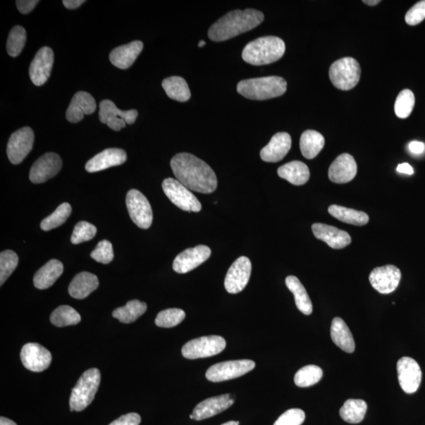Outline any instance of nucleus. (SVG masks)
I'll return each mask as SVG.
<instances>
[{
  "instance_id": "2f4dec72",
  "label": "nucleus",
  "mask_w": 425,
  "mask_h": 425,
  "mask_svg": "<svg viewBox=\"0 0 425 425\" xmlns=\"http://www.w3.org/2000/svg\"><path fill=\"white\" fill-rule=\"evenodd\" d=\"M325 138L319 132L305 131L300 138V150L306 159H313L324 148Z\"/></svg>"
},
{
  "instance_id": "a211bd4d",
  "label": "nucleus",
  "mask_w": 425,
  "mask_h": 425,
  "mask_svg": "<svg viewBox=\"0 0 425 425\" xmlns=\"http://www.w3.org/2000/svg\"><path fill=\"white\" fill-rule=\"evenodd\" d=\"M211 255V249L205 245L186 249L176 257L173 263L174 271L181 274L190 272L205 262Z\"/></svg>"
},
{
  "instance_id": "aec40b11",
  "label": "nucleus",
  "mask_w": 425,
  "mask_h": 425,
  "mask_svg": "<svg viewBox=\"0 0 425 425\" xmlns=\"http://www.w3.org/2000/svg\"><path fill=\"white\" fill-rule=\"evenodd\" d=\"M358 166L353 156L342 154L330 165L329 177L336 184H346L352 181L357 174Z\"/></svg>"
},
{
  "instance_id": "f8f14e48",
  "label": "nucleus",
  "mask_w": 425,
  "mask_h": 425,
  "mask_svg": "<svg viewBox=\"0 0 425 425\" xmlns=\"http://www.w3.org/2000/svg\"><path fill=\"white\" fill-rule=\"evenodd\" d=\"M34 133L30 127L21 128L14 133L10 137L7 149L10 163L20 164L34 147Z\"/></svg>"
},
{
  "instance_id": "c756f323",
  "label": "nucleus",
  "mask_w": 425,
  "mask_h": 425,
  "mask_svg": "<svg viewBox=\"0 0 425 425\" xmlns=\"http://www.w3.org/2000/svg\"><path fill=\"white\" fill-rule=\"evenodd\" d=\"M331 337L338 347L349 354L355 349V343L351 330L341 317H335L332 321Z\"/></svg>"
},
{
  "instance_id": "c03bdc74",
  "label": "nucleus",
  "mask_w": 425,
  "mask_h": 425,
  "mask_svg": "<svg viewBox=\"0 0 425 425\" xmlns=\"http://www.w3.org/2000/svg\"><path fill=\"white\" fill-rule=\"evenodd\" d=\"M96 233L97 229L95 225L87 222H80L75 225L71 236L72 244H79L93 240Z\"/></svg>"
},
{
  "instance_id": "72a5a7b5",
  "label": "nucleus",
  "mask_w": 425,
  "mask_h": 425,
  "mask_svg": "<svg viewBox=\"0 0 425 425\" xmlns=\"http://www.w3.org/2000/svg\"><path fill=\"white\" fill-rule=\"evenodd\" d=\"M148 306L139 300H131L122 308H117L113 311V317L119 320L122 323L129 324L137 321L147 311Z\"/></svg>"
},
{
  "instance_id": "7c9ffc66",
  "label": "nucleus",
  "mask_w": 425,
  "mask_h": 425,
  "mask_svg": "<svg viewBox=\"0 0 425 425\" xmlns=\"http://www.w3.org/2000/svg\"><path fill=\"white\" fill-rule=\"evenodd\" d=\"M285 284L294 295L295 304L299 310L305 315H310L313 312V304L299 279L297 277L289 276L285 279Z\"/></svg>"
},
{
  "instance_id": "473e14b6",
  "label": "nucleus",
  "mask_w": 425,
  "mask_h": 425,
  "mask_svg": "<svg viewBox=\"0 0 425 425\" xmlns=\"http://www.w3.org/2000/svg\"><path fill=\"white\" fill-rule=\"evenodd\" d=\"M329 212L332 217L349 225L363 226L367 225L369 220L368 214L365 212L338 205L330 206Z\"/></svg>"
},
{
  "instance_id": "423d86ee",
  "label": "nucleus",
  "mask_w": 425,
  "mask_h": 425,
  "mask_svg": "<svg viewBox=\"0 0 425 425\" xmlns=\"http://www.w3.org/2000/svg\"><path fill=\"white\" fill-rule=\"evenodd\" d=\"M361 77V67L353 58H343L333 63L330 69V78L336 88L349 91L355 87Z\"/></svg>"
},
{
  "instance_id": "2eb2a0df",
  "label": "nucleus",
  "mask_w": 425,
  "mask_h": 425,
  "mask_svg": "<svg viewBox=\"0 0 425 425\" xmlns=\"http://www.w3.org/2000/svg\"><path fill=\"white\" fill-rule=\"evenodd\" d=\"M21 360L32 372L40 373L50 367L51 354L39 343H30L21 349Z\"/></svg>"
},
{
  "instance_id": "6e6d98bb",
  "label": "nucleus",
  "mask_w": 425,
  "mask_h": 425,
  "mask_svg": "<svg viewBox=\"0 0 425 425\" xmlns=\"http://www.w3.org/2000/svg\"><path fill=\"white\" fill-rule=\"evenodd\" d=\"M364 3L369 5V6H376L380 3V0H364Z\"/></svg>"
},
{
  "instance_id": "5701e85b",
  "label": "nucleus",
  "mask_w": 425,
  "mask_h": 425,
  "mask_svg": "<svg viewBox=\"0 0 425 425\" xmlns=\"http://www.w3.org/2000/svg\"><path fill=\"white\" fill-rule=\"evenodd\" d=\"M233 403L234 400L229 394L209 398L198 403L194 409L193 420L202 421V420L212 417L227 410L233 405Z\"/></svg>"
},
{
  "instance_id": "49530a36",
  "label": "nucleus",
  "mask_w": 425,
  "mask_h": 425,
  "mask_svg": "<svg viewBox=\"0 0 425 425\" xmlns=\"http://www.w3.org/2000/svg\"><path fill=\"white\" fill-rule=\"evenodd\" d=\"M306 418V414L300 409H290L284 413L273 425H301Z\"/></svg>"
},
{
  "instance_id": "4468645a",
  "label": "nucleus",
  "mask_w": 425,
  "mask_h": 425,
  "mask_svg": "<svg viewBox=\"0 0 425 425\" xmlns=\"http://www.w3.org/2000/svg\"><path fill=\"white\" fill-rule=\"evenodd\" d=\"M251 262L249 257L242 256L236 260L225 279V288L230 294H238L243 290L249 282Z\"/></svg>"
},
{
  "instance_id": "dca6fc26",
  "label": "nucleus",
  "mask_w": 425,
  "mask_h": 425,
  "mask_svg": "<svg viewBox=\"0 0 425 425\" xmlns=\"http://www.w3.org/2000/svg\"><path fill=\"white\" fill-rule=\"evenodd\" d=\"M62 161L56 153H47L37 159L30 170V179L34 184H41L56 176L61 170Z\"/></svg>"
},
{
  "instance_id": "864d4df0",
  "label": "nucleus",
  "mask_w": 425,
  "mask_h": 425,
  "mask_svg": "<svg viewBox=\"0 0 425 425\" xmlns=\"http://www.w3.org/2000/svg\"><path fill=\"white\" fill-rule=\"evenodd\" d=\"M397 171L400 174H405L407 175H412L414 173L412 166L408 163H402L398 165Z\"/></svg>"
},
{
  "instance_id": "f257e3e1",
  "label": "nucleus",
  "mask_w": 425,
  "mask_h": 425,
  "mask_svg": "<svg viewBox=\"0 0 425 425\" xmlns=\"http://www.w3.org/2000/svg\"><path fill=\"white\" fill-rule=\"evenodd\" d=\"M172 170L177 181L188 189L209 194L216 190V174L205 161L189 153H180L174 156L170 163Z\"/></svg>"
},
{
  "instance_id": "a18cd8bd",
  "label": "nucleus",
  "mask_w": 425,
  "mask_h": 425,
  "mask_svg": "<svg viewBox=\"0 0 425 425\" xmlns=\"http://www.w3.org/2000/svg\"><path fill=\"white\" fill-rule=\"evenodd\" d=\"M91 257L97 262L109 264L114 260V251L111 242L106 240L100 241L91 253Z\"/></svg>"
},
{
  "instance_id": "4d7b16f0",
  "label": "nucleus",
  "mask_w": 425,
  "mask_h": 425,
  "mask_svg": "<svg viewBox=\"0 0 425 425\" xmlns=\"http://www.w3.org/2000/svg\"><path fill=\"white\" fill-rule=\"evenodd\" d=\"M222 425H239V422H234V421H231V422H226Z\"/></svg>"
},
{
  "instance_id": "79ce46f5",
  "label": "nucleus",
  "mask_w": 425,
  "mask_h": 425,
  "mask_svg": "<svg viewBox=\"0 0 425 425\" xmlns=\"http://www.w3.org/2000/svg\"><path fill=\"white\" fill-rule=\"evenodd\" d=\"M18 264L19 257L15 252L10 250L1 252L0 254V284L3 285L7 281Z\"/></svg>"
},
{
  "instance_id": "f704fd0d",
  "label": "nucleus",
  "mask_w": 425,
  "mask_h": 425,
  "mask_svg": "<svg viewBox=\"0 0 425 425\" xmlns=\"http://www.w3.org/2000/svg\"><path fill=\"white\" fill-rule=\"evenodd\" d=\"M163 88L170 99L186 102L190 99L191 91L186 80L181 77H170L163 82Z\"/></svg>"
},
{
  "instance_id": "58836bf2",
  "label": "nucleus",
  "mask_w": 425,
  "mask_h": 425,
  "mask_svg": "<svg viewBox=\"0 0 425 425\" xmlns=\"http://www.w3.org/2000/svg\"><path fill=\"white\" fill-rule=\"evenodd\" d=\"M322 369L317 365H310L300 369L295 376V384L300 387L313 386L321 380Z\"/></svg>"
},
{
  "instance_id": "f03ea898",
  "label": "nucleus",
  "mask_w": 425,
  "mask_h": 425,
  "mask_svg": "<svg viewBox=\"0 0 425 425\" xmlns=\"http://www.w3.org/2000/svg\"><path fill=\"white\" fill-rule=\"evenodd\" d=\"M264 20V14L254 9L235 10L220 18L209 28V38L214 42H222L233 38L244 32L260 25Z\"/></svg>"
},
{
  "instance_id": "ea45409f",
  "label": "nucleus",
  "mask_w": 425,
  "mask_h": 425,
  "mask_svg": "<svg viewBox=\"0 0 425 425\" xmlns=\"http://www.w3.org/2000/svg\"><path fill=\"white\" fill-rule=\"evenodd\" d=\"M26 31L20 25H16L10 32L7 43L8 55L17 57L23 51L26 42Z\"/></svg>"
},
{
  "instance_id": "cd10ccee",
  "label": "nucleus",
  "mask_w": 425,
  "mask_h": 425,
  "mask_svg": "<svg viewBox=\"0 0 425 425\" xmlns=\"http://www.w3.org/2000/svg\"><path fill=\"white\" fill-rule=\"evenodd\" d=\"M63 270L64 267L60 261L50 260L35 273L34 286L41 290L49 288L61 277Z\"/></svg>"
},
{
  "instance_id": "c9c22d12",
  "label": "nucleus",
  "mask_w": 425,
  "mask_h": 425,
  "mask_svg": "<svg viewBox=\"0 0 425 425\" xmlns=\"http://www.w3.org/2000/svg\"><path fill=\"white\" fill-rule=\"evenodd\" d=\"M367 411V402L362 400H348L340 411L341 417L347 423L358 424L363 421Z\"/></svg>"
},
{
  "instance_id": "6e6552de",
  "label": "nucleus",
  "mask_w": 425,
  "mask_h": 425,
  "mask_svg": "<svg viewBox=\"0 0 425 425\" xmlns=\"http://www.w3.org/2000/svg\"><path fill=\"white\" fill-rule=\"evenodd\" d=\"M163 189L165 196L175 206L182 211L188 212H200L201 203L181 183L174 179H168L163 182Z\"/></svg>"
},
{
  "instance_id": "9b49d317",
  "label": "nucleus",
  "mask_w": 425,
  "mask_h": 425,
  "mask_svg": "<svg viewBox=\"0 0 425 425\" xmlns=\"http://www.w3.org/2000/svg\"><path fill=\"white\" fill-rule=\"evenodd\" d=\"M99 116L102 123L106 124L113 130L120 131L126 124L133 125L136 122L138 112L136 110L121 111L114 102L105 100L100 104Z\"/></svg>"
},
{
  "instance_id": "f3484780",
  "label": "nucleus",
  "mask_w": 425,
  "mask_h": 425,
  "mask_svg": "<svg viewBox=\"0 0 425 425\" xmlns=\"http://www.w3.org/2000/svg\"><path fill=\"white\" fill-rule=\"evenodd\" d=\"M402 274L399 268L387 265L375 268L369 275V282L380 294H390L399 286Z\"/></svg>"
},
{
  "instance_id": "de8ad7c7",
  "label": "nucleus",
  "mask_w": 425,
  "mask_h": 425,
  "mask_svg": "<svg viewBox=\"0 0 425 425\" xmlns=\"http://www.w3.org/2000/svg\"><path fill=\"white\" fill-rule=\"evenodd\" d=\"M425 19V0L420 1L408 10L406 14V23L410 25H418Z\"/></svg>"
},
{
  "instance_id": "9d476101",
  "label": "nucleus",
  "mask_w": 425,
  "mask_h": 425,
  "mask_svg": "<svg viewBox=\"0 0 425 425\" xmlns=\"http://www.w3.org/2000/svg\"><path fill=\"white\" fill-rule=\"evenodd\" d=\"M126 206L129 216L138 227L148 229L152 226V209L143 193L137 189L129 191L126 196Z\"/></svg>"
},
{
  "instance_id": "393cba45",
  "label": "nucleus",
  "mask_w": 425,
  "mask_h": 425,
  "mask_svg": "<svg viewBox=\"0 0 425 425\" xmlns=\"http://www.w3.org/2000/svg\"><path fill=\"white\" fill-rule=\"evenodd\" d=\"M96 110V102L91 94L78 91L73 97L67 111V119L71 123L82 121L84 115L93 114Z\"/></svg>"
},
{
  "instance_id": "a19ab883",
  "label": "nucleus",
  "mask_w": 425,
  "mask_h": 425,
  "mask_svg": "<svg viewBox=\"0 0 425 425\" xmlns=\"http://www.w3.org/2000/svg\"><path fill=\"white\" fill-rule=\"evenodd\" d=\"M415 105V96L409 89L402 90L398 95L395 104V113L398 117L406 118L411 115Z\"/></svg>"
},
{
  "instance_id": "4be33fe9",
  "label": "nucleus",
  "mask_w": 425,
  "mask_h": 425,
  "mask_svg": "<svg viewBox=\"0 0 425 425\" xmlns=\"http://www.w3.org/2000/svg\"><path fill=\"white\" fill-rule=\"evenodd\" d=\"M127 154L119 148H108L94 156L85 165L89 173H95L126 163Z\"/></svg>"
},
{
  "instance_id": "5fc2aeb1",
  "label": "nucleus",
  "mask_w": 425,
  "mask_h": 425,
  "mask_svg": "<svg viewBox=\"0 0 425 425\" xmlns=\"http://www.w3.org/2000/svg\"><path fill=\"white\" fill-rule=\"evenodd\" d=\"M0 425H18V424L14 422L13 421H12V420L1 417V418H0Z\"/></svg>"
},
{
  "instance_id": "bb28decb",
  "label": "nucleus",
  "mask_w": 425,
  "mask_h": 425,
  "mask_svg": "<svg viewBox=\"0 0 425 425\" xmlns=\"http://www.w3.org/2000/svg\"><path fill=\"white\" fill-rule=\"evenodd\" d=\"M99 287V279L94 274L82 272L77 274L69 286L71 297L77 299L88 297Z\"/></svg>"
},
{
  "instance_id": "6ab92c4d",
  "label": "nucleus",
  "mask_w": 425,
  "mask_h": 425,
  "mask_svg": "<svg viewBox=\"0 0 425 425\" xmlns=\"http://www.w3.org/2000/svg\"><path fill=\"white\" fill-rule=\"evenodd\" d=\"M53 64L54 52L51 48H41L30 64V76L32 82L36 86L45 84L50 78Z\"/></svg>"
},
{
  "instance_id": "4c0bfd02",
  "label": "nucleus",
  "mask_w": 425,
  "mask_h": 425,
  "mask_svg": "<svg viewBox=\"0 0 425 425\" xmlns=\"http://www.w3.org/2000/svg\"><path fill=\"white\" fill-rule=\"evenodd\" d=\"M72 213V207L67 203L61 204L49 216L42 220L41 228L44 231H50L61 226L67 222Z\"/></svg>"
},
{
  "instance_id": "0eeeda50",
  "label": "nucleus",
  "mask_w": 425,
  "mask_h": 425,
  "mask_svg": "<svg viewBox=\"0 0 425 425\" xmlns=\"http://www.w3.org/2000/svg\"><path fill=\"white\" fill-rule=\"evenodd\" d=\"M225 347L226 341L222 336H203L185 344L182 355L187 359L209 358L222 352Z\"/></svg>"
},
{
  "instance_id": "c85d7f7f",
  "label": "nucleus",
  "mask_w": 425,
  "mask_h": 425,
  "mask_svg": "<svg viewBox=\"0 0 425 425\" xmlns=\"http://www.w3.org/2000/svg\"><path fill=\"white\" fill-rule=\"evenodd\" d=\"M277 174L282 179L297 186L305 185L310 176L308 166L300 161H292L283 165L278 169Z\"/></svg>"
},
{
  "instance_id": "ddd939ff",
  "label": "nucleus",
  "mask_w": 425,
  "mask_h": 425,
  "mask_svg": "<svg viewBox=\"0 0 425 425\" xmlns=\"http://www.w3.org/2000/svg\"><path fill=\"white\" fill-rule=\"evenodd\" d=\"M398 379L402 389L407 394L416 392L422 380L421 367L410 357L401 358L397 363Z\"/></svg>"
},
{
  "instance_id": "37998d69",
  "label": "nucleus",
  "mask_w": 425,
  "mask_h": 425,
  "mask_svg": "<svg viewBox=\"0 0 425 425\" xmlns=\"http://www.w3.org/2000/svg\"><path fill=\"white\" fill-rule=\"evenodd\" d=\"M185 316V311L181 309L165 310L156 317L155 324L161 328H173L181 324Z\"/></svg>"
},
{
  "instance_id": "20e7f679",
  "label": "nucleus",
  "mask_w": 425,
  "mask_h": 425,
  "mask_svg": "<svg viewBox=\"0 0 425 425\" xmlns=\"http://www.w3.org/2000/svg\"><path fill=\"white\" fill-rule=\"evenodd\" d=\"M283 78L271 76L241 80L238 84V93L253 100H266L281 96L287 90Z\"/></svg>"
},
{
  "instance_id": "412c9836",
  "label": "nucleus",
  "mask_w": 425,
  "mask_h": 425,
  "mask_svg": "<svg viewBox=\"0 0 425 425\" xmlns=\"http://www.w3.org/2000/svg\"><path fill=\"white\" fill-rule=\"evenodd\" d=\"M312 231L317 239L324 241L333 249H343L352 243L351 236L334 226L316 223L312 225Z\"/></svg>"
},
{
  "instance_id": "603ef678",
  "label": "nucleus",
  "mask_w": 425,
  "mask_h": 425,
  "mask_svg": "<svg viewBox=\"0 0 425 425\" xmlns=\"http://www.w3.org/2000/svg\"><path fill=\"white\" fill-rule=\"evenodd\" d=\"M84 3V0H64L62 3L65 7L69 10L78 8Z\"/></svg>"
},
{
  "instance_id": "a878e982",
  "label": "nucleus",
  "mask_w": 425,
  "mask_h": 425,
  "mask_svg": "<svg viewBox=\"0 0 425 425\" xmlns=\"http://www.w3.org/2000/svg\"><path fill=\"white\" fill-rule=\"evenodd\" d=\"M143 48V44L139 41L116 47L110 54V60L116 67L126 69L135 62Z\"/></svg>"
},
{
  "instance_id": "b1692460",
  "label": "nucleus",
  "mask_w": 425,
  "mask_h": 425,
  "mask_svg": "<svg viewBox=\"0 0 425 425\" xmlns=\"http://www.w3.org/2000/svg\"><path fill=\"white\" fill-rule=\"evenodd\" d=\"M292 138L287 133H278L260 152L261 159L266 163H278L289 152Z\"/></svg>"
},
{
  "instance_id": "1a4fd4ad",
  "label": "nucleus",
  "mask_w": 425,
  "mask_h": 425,
  "mask_svg": "<svg viewBox=\"0 0 425 425\" xmlns=\"http://www.w3.org/2000/svg\"><path fill=\"white\" fill-rule=\"evenodd\" d=\"M255 367V363L251 360H236L215 364L206 373L208 380L217 383L240 378L251 372Z\"/></svg>"
},
{
  "instance_id": "3c124183",
  "label": "nucleus",
  "mask_w": 425,
  "mask_h": 425,
  "mask_svg": "<svg viewBox=\"0 0 425 425\" xmlns=\"http://www.w3.org/2000/svg\"><path fill=\"white\" fill-rule=\"evenodd\" d=\"M425 149V145L422 142L412 141L409 144V150L411 152L415 154H422Z\"/></svg>"
},
{
  "instance_id": "8fccbe9b",
  "label": "nucleus",
  "mask_w": 425,
  "mask_h": 425,
  "mask_svg": "<svg viewBox=\"0 0 425 425\" xmlns=\"http://www.w3.org/2000/svg\"><path fill=\"white\" fill-rule=\"evenodd\" d=\"M39 3L38 0H18L16 5L21 14H26L31 12Z\"/></svg>"
},
{
  "instance_id": "09e8293b",
  "label": "nucleus",
  "mask_w": 425,
  "mask_h": 425,
  "mask_svg": "<svg viewBox=\"0 0 425 425\" xmlns=\"http://www.w3.org/2000/svg\"><path fill=\"white\" fill-rule=\"evenodd\" d=\"M141 422V416L138 413H131L120 417L109 425H139Z\"/></svg>"
},
{
  "instance_id": "13d9d810",
  "label": "nucleus",
  "mask_w": 425,
  "mask_h": 425,
  "mask_svg": "<svg viewBox=\"0 0 425 425\" xmlns=\"http://www.w3.org/2000/svg\"><path fill=\"white\" fill-rule=\"evenodd\" d=\"M204 45H206V42L204 41H200V43H198V47H202Z\"/></svg>"
},
{
  "instance_id": "39448f33",
  "label": "nucleus",
  "mask_w": 425,
  "mask_h": 425,
  "mask_svg": "<svg viewBox=\"0 0 425 425\" xmlns=\"http://www.w3.org/2000/svg\"><path fill=\"white\" fill-rule=\"evenodd\" d=\"M100 380L99 369H90L85 371L72 390L69 399L71 411H82L91 404L98 391Z\"/></svg>"
},
{
  "instance_id": "e433bc0d",
  "label": "nucleus",
  "mask_w": 425,
  "mask_h": 425,
  "mask_svg": "<svg viewBox=\"0 0 425 425\" xmlns=\"http://www.w3.org/2000/svg\"><path fill=\"white\" fill-rule=\"evenodd\" d=\"M50 320L54 325L65 327L78 325L82 317L71 306H60L53 311Z\"/></svg>"
},
{
  "instance_id": "bf43d9fd",
  "label": "nucleus",
  "mask_w": 425,
  "mask_h": 425,
  "mask_svg": "<svg viewBox=\"0 0 425 425\" xmlns=\"http://www.w3.org/2000/svg\"><path fill=\"white\" fill-rule=\"evenodd\" d=\"M190 418H191V419H193V415H192H192H190Z\"/></svg>"
},
{
  "instance_id": "7ed1b4c3",
  "label": "nucleus",
  "mask_w": 425,
  "mask_h": 425,
  "mask_svg": "<svg viewBox=\"0 0 425 425\" xmlns=\"http://www.w3.org/2000/svg\"><path fill=\"white\" fill-rule=\"evenodd\" d=\"M285 52L283 40L277 36H263L247 45L242 53L244 60L254 66L275 62Z\"/></svg>"
}]
</instances>
